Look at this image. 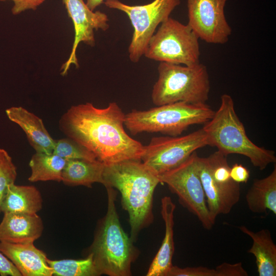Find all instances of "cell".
<instances>
[{"label": "cell", "instance_id": "12", "mask_svg": "<svg viewBox=\"0 0 276 276\" xmlns=\"http://www.w3.org/2000/svg\"><path fill=\"white\" fill-rule=\"evenodd\" d=\"M74 27L75 37L71 53L62 64L61 74L65 75L72 64L78 67L76 50L81 42L91 47L95 45L94 31H106L109 28L107 15L100 11L90 10L83 0H62Z\"/></svg>", "mask_w": 276, "mask_h": 276}, {"label": "cell", "instance_id": "13", "mask_svg": "<svg viewBox=\"0 0 276 276\" xmlns=\"http://www.w3.org/2000/svg\"><path fill=\"white\" fill-rule=\"evenodd\" d=\"M196 163L208 210L211 218L215 221L218 215L229 214L239 202L240 183L233 180L227 183L215 180L211 174L207 157L197 156Z\"/></svg>", "mask_w": 276, "mask_h": 276}, {"label": "cell", "instance_id": "11", "mask_svg": "<svg viewBox=\"0 0 276 276\" xmlns=\"http://www.w3.org/2000/svg\"><path fill=\"white\" fill-rule=\"evenodd\" d=\"M227 1L187 0V25L199 39L211 44L228 41L232 29L224 13Z\"/></svg>", "mask_w": 276, "mask_h": 276}, {"label": "cell", "instance_id": "4", "mask_svg": "<svg viewBox=\"0 0 276 276\" xmlns=\"http://www.w3.org/2000/svg\"><path fill=\"white\" fill-rule=\"evenodd\" d=\"M220 100L218 110L202 128L207 136L209 146L216 147L226 156L231 154L246 156L260 170L270 164H275L274 151L257 146L247 136L236 112L232 97L224 94Z\"/></svg>", "mask_w": 276, "mask_h": 276}, {"label": "cell", "instance_id": "17", "mask_svg": "<svg viewBox=\"0 0 276 276\" xmlns=\"http://www.w3.org/2000/svg\"><path fill=\"white\" fill-rule=\"evenodd\" d=\"M176 205L169 196L161 200V215L165 223V236L161 246L152 260L147 276H167L173 266L174 213Z\"/></svg>", "mask_w": 276, "mask_h": 276}, {"label": "cell", "instance_id": "24", "mask_svg": "<svg viewBox=\"0 0 276 276\" xmlns=\"http://www.w3.org/2000/svg\"><path fill=\"white\" fill-rule=\"evenodd\" d=\"M53 275L55 276H98L91 255L83 259L52 260L47 259Z\"/></svg>", "mask_w": 276, "mask_h": 276}, {"label": "cell", "instance_id": "10", "mask_svg": "<svg viewBox=\"0 0 276 276\" xmlns=\"http://www.w3.org/2000/svg\"><path fill=\"white\" fill-rule=\"evenodd\" d=\"M208 145L202 128L180 136L154 137L144 146L141 159L150 171L158 176L177 167L197 149Z\"/></svg>", "mask_w": 276, "mask_h": 276}, {"label": "cell", "instance_id": "16", "mask_svg": "<svg viewBox=\"0 0 276 276\" xmlns=\"http://www.w3.org/2000/svg\"><path fill=\"white\" fill-rule=\"evenodd\" d=\"M6 113L10 121L24 130L36 152L53 153L55 140L50 135L40 118L20 106L7 108Z\"/></svg>", "mask_w": 276, "mask_h": 276}, {"label": "cell", "instance_id": "27", "mask_svg": "<svg viewBox=\"0 0 276 276\" xmlns=\"http://www.w3.org/2000/svg\"><path fill=\"white\" fill-rule=\"evenodd\" d=\"M12 1L14 3L11 11L13 15L19 14L28 10H36L44 0H0V2Z\"/></svg>", "mask_w": 276, "mask_h": 276}, {"label": "cell", "instance_id": "23", "mask_svg": "<svg viewBox=\"0 0 276 276\" xmlns=\"http://www.w3.org/2000/svg\"><path fill=\"white\" fill-rule=\"evenodd\" d=\"M241 262L231 264L223 262L211 269L199 266L181 268L173 265L167 276H247Z\"/></svg>", "mask_w": 276, "mask_h": 276}, {"label": "cell", "instance_id": "7", "mask_svg": "<svg viewBox=\"0 0 276 276\" xmlns=\"http://www.w3.org/2000/svg\"><path fill=\"white\" fill-rule=\"evenodd\" d=\"M199 39L187 24L169 17L150 39L144 55L160 62L194 65L200 62Z\"/></svg>", "mask_w": 276, "mask_h": 276}, {"label": "cell", "instance_id": "22", "mask_svg": "<svg viewBox=\"0 0 276 276\" xmlns=\"http://www.w3.org/2000/svg\"><path fill=\"white\" fill-rule=\"evenodd\" d=\"M66 160L55 153L36 152L31 157L29 166L30 182L62 181V174Z\"/></svg>", "mask_w": 276, "mask_h": 276}, {"label": "cell", "instance_id": "28", "mask_svg": "<svg viewBox=\"0 0 276 276\" xmlns=\"http://www.w3.org/2000/svg\"><path fill=\"white\" fill-rule=\"evenodd\" d=\"M230 176L236 182L246 183L250 177V172L242 164L236 163L230 168Z\"/></svg>", "mask_w": 276, "mask_h": 276}, {"label": "cell", "instance_id": "8", "mask_svg": "<svg viewBox=\"0 0 276 276\" xmlns=\"http://www.w3.org/2000/svg\"><path fill=\"white\" fill-rule=\"evenodd\" d=\"M180 2V0H153L145 5L132 6L119 0L104 2L108 8L125 13L131 21L133 32L128 54L131 62L139 61L157 26L170 17Z\"/></svg>", "mask_w": 276, "mask_h": 276}, {"label": "cell", "instance_id": "5", "mask_svg": "<svg viewBox=\"0 0 276 276\" xmlns=\"http://www.w3.org/2000/svg\"><path fill=\"white\" fill-rule=\"evenodd\" d=\"M214 112L206 103L178 102L147 110L133 109L125 114L124 125L133 135L160 132L178 136L192 125L205 124Z\"/></svg>", "mask_w": 276, "mask_h": 276}, {"label": "cell", "instance_id": "30", "mask_svg": "<svg viewBox=\"0 0 276 276\" xmlns=\"http://www.w3.org/2000/svg\"><path fill=\"white\" fill-rule=\"evenodd\" d=\"M105 0H86V4L88 8L94 11L98 7L103 4Z\"/></svg>", "mask_w": 276, "mask_h": 276}, {"label": "cell", "instance_id": "6", "mask_svg": "<svg viewBox=\"0 0 276 276\" xmlns=\"http://www.w3.org/2000/svg\"><path fill=\"white\" fill-rule=\"evenodd\" d=\"M151 99L156 106L178 102L204 104L209 99L210 81L206 66L200 62L185 65L161 62Z\"/></svg>", "mask_w": 276, "mask_h": 276}, {"label": "cell", "instance_id": "15", "mask_svg": "<svg viewBox=\"0 0 276 276\" xmlns=\"http://www.w3.org/2000/svg\"><path fill=\"white\" fill-rule=\"evenodd\" d=\"M43 231L42 220L37 214L5 213L0 223V241L34 242Z\"/></svg>", "mask_w": 276, "mask_h": 276}, {"label": "cell", "instance_id": "9", "mask_svg": "<svg viewBox=\"0 0 276 276\" xmlns=\"http://www.w3.org/2000/svg\"><path fill=\"white\" fill-rule=\"evenodd\" d=\"M198 155L194 152L177 167L158 176L176 194L179 203L199 220L203 228L211 229L215 224L210 214L202 182L197 166Z\"/></svg>", "mask_w": 276, "mask_h": 276}, {"label": "cell", "instance_id": "3", "mask_svg": "<svg viewBox=\"0 0 276 276\" xmlns=\"http://www.w3.org/2000/svg\"><path fill=\"white\" fill-rule=\"evenodd\" d=\"M106 189L107 212L98 221L87 255H91L100 275L130 276L131 264L140 252L121 225L115 204L116 191L111 187Z\"/></svg>", "mask_w": 276, "mask_h": 276}, {"label": "cell", "instance_id": "19", "mask_svg": "<svg viewBox=\"0 0 276 276\" xmlns=\"http://www.w3.org/2000/svg\"><path fill=\"white\" fill-rule=\"evenodd\" d=\"M104 167L105 164L98 159L67 160L61 181L70 186H83L88 188H91L95 182L103 184Z\"/></svg>", "mask_w": 276, "mask_h": 276}, {"label": "cell", "instance_id": "20", "mask_svg": "<svg viewBox=\"0 0 276 276\" xmlns=\"http://www.w3.org/2000/svg\"><path fill=\"white\" fill-rule=\"evenodd\" d=\"M249 210L254 213L276 214V166L267 176L254 180L245 195Z\"/></svg>", "mask_w": 276, "mask_h": 276}, {"label": "cell", "instance_id": "29", "mask_svg": "<svg viewBox=\"0 0 276 276\" xmlns=\"http://www.w3.org/2000/svg\"><path fill=\"white\" fill-rule=\"evenodd\" d=\"M0 275L22 276L14 265L0 251Z\"/></svg>", "mask_w": 276, "mask_h": 276}, {"label": "cell", "instance_id": "21", "mask_svg": "<svg viewBox=\"0 0 276 276\" xmlns=\"http://www.w3.org/2000/svg\"><path fill=\"white\" fill-rule=\"evenodd\" d=\"M42 206V196L35 187L13 183L9 186L3 200L1 212L37 214Z\"/></svg>", "mask_w": 276, "mask_h": 276}, {"label": "cell", "instance_id": "25", "mask_svg": "<svg viewBox=\"0 0 276 276\" xmlns=\"http://www.w3.org/2000/svg\"><path fill=\"white\" fill-rule=\"evenodd\" d=\"M53 153L66 160L75 159L89 160L97 159L95 155L91 152L67 137L55 140Z\"/></svg>", "mask_w": 276, "mask_h": 276}, {"label": "cell", "instance_id": "14", "mask_svg": "<svg viewBox=\"0 0 276 276\" xmlns=\"http://www.w3.org/2000/svg\"><path fill=\"white\" fill-rule=\"evenodd\" d=\"M0 251L22 276H52L47 256L34 242L12 243L0 241Z\"/></svg>", "mask_w": 276, "mask_h": 276}, {"label": "cell", "instance_id": "18", "mask_svg": "<svg viewBox=\"0 0 276 276\" xmlns=\"http://www.w3.org/2000/svg\"><path fill=\"white\" fill-rule=\"evenodd\" d=\"M239 229L252 240L248 252L254 256L259 276L276 275V245L270 231L266 228L253 232L244 225Z\"/></svg>", "mask_w": 276, "mask_h": 276}, {"label": "cell", "instance_id": "26", "mask_svg": "<svg viewBox=\"0 0 276 276\" xmlns=\"http://www.w3.org/2000/svg\"><path fill=\"white\" fill-rule=\"evenodd\" d=\"M16 176V167L11 157L6 150L0 148V213L8 188L14 183Z\"/></svg>", "mask_w": 276, "mask_h": 276}, {"label": "cell", "instance_id": "1", "mask_svg": "<svg viewBox=\"0 0 276 276\" xmlns=\"http://www.w3.org/2000/svg\"><path fill=\"white\" fill-rule=\"evenodd\" d=\"M125 119V113L116 102L103 108L87 102L72 106L61 117L59 127L67 137L105 165L141 160L144 145L126 132Z\"/></svg>", "mask_w": 276, "mask_h": 276}, {"label": "cell", "instance_id": "2", "mask_svg": "<svg viewBox=\"0 0 276 276\" xmlns=\"http://www.w3.org/2000/svg\"><path fill=\"white\" fill-rule=\"evenodd\" d=\"M159 183L158 176L141 160L105 164L103 185L105 188L116 189L121 193V205L128 214L130 237L134 242L140 232L154 220L153 195Z\"/></svg>", "mask_w": 276, "mask_h": 276}]
</instances>
